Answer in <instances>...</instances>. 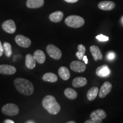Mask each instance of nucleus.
I'll return each instance as SVG.
<instances>
[{
	"label": "nucleus",
	"mask_w": 123,
	"mask_h": 123,
	"mask_svg": "<svg viewBox=\"0 0 123 123\" xmlns=\"http://www.w3.org/2000/svg\"><path fill=\"white\" fill-rule=\"evenodd\" d=\"M15 88L18 92L25 95H30L34 92V86L31 82L23 78H17L14 81Z\"/></svg>",
	"instance_id": "nucleus-1"
},
{
	"label": "nucleus",
	"mask_w": 123,
	"mask_h": 123,
	"mask_svg": "<svg viewBox=\"0 0 123 123\" xmlns=\"http://www.w3.org/2000/svg\"><path fill=\"white\" fill-rule=\"evenodd\" d=\"M42 105L51 115H56L61 110L59 104L52 95H47L44 97L42 101Z\"/></svg>",
	"instance_id": "nucleus-2"
},
{
	"label": "nucleus",
	"mask_w": 123,
	"mask_h": 123,
	"mask_svg": "<svg viewBox=\"0 0 123 123\" xmlns=\"http://www.w3.org/2000/svg\"><path fill=\"white\" fill-rule=\"evenodd\" d=\"M65 24L69 27L73 28H79L84 25L85 21L84 18L79 15H72L67 17L65 19Z\"/></svg>",
	"instance_id": "nucleus-3"
},
{
	"label": "nucleus",
	"mask_w": 123,
	"mask_h": 123,
	"mask_svg": "<svg viewBox=\"0 0 123 123\" xmlns=\"http://www.w3.org/2000/svg\"><path fill=\"white\" fill-rule=\"evenodd\" d=\"M106 116L107 114L104 110L98 109L91 113V119L86 121L84 123H102V120L105 119Z\"/></svg>",
	"instance_id": "nucleus-4"
},
{
	"label": "nucleus",
	"mask_w": 123,
	"mask_h": 123,
	"mask_svg": "<svg viewBox=\"0 0 123 123\" xmlns=\"http://www.w3.org/2000/svg\"><path fill=\"white\" fill-rule=\"evenodd\" d=\"M2 112L7 116H15L19 112V108L17 105L13 103L6 104L3 106Z\"/></svg>",
	"instance_id": "nucleus-5"
},
{
	"label": "nucleus",
	"mask_w": 123,
	"mask_h": 123,
	"mask_svg": "<svg viewBox=\"0 0 123 123\" xmlns=\"http://www.w3.org/2000/svg\"><path fill=\"white\" fill-rule=\"evenodd\" d=\"M46 51L49 56L55 60H59L62 57L61 50L54 44H49L46 47Z\"/></svg>",
	"instance_id": "nucleus-6"
},
{
	"label": "nucleus",
	"mask_w": 123,
	"mask_h": 123,
	"mask_svg": "<svg viewBox=\"0 0 123 123\" xmlns=\"http://www.w3.org/2000/svg\"><path fill=\"white\" fill-rule=\"evenodd\" d=\"M2 29L9 34H13L16 31V26L13 20L8 19L5 21L2 24Z\"/></svg>",
	"instance_id": "nucleus-7"
},
{
	"label": "nucleus",
	"mask_w": 123,
	"mask_h": 123,
	"mask_svg": "<svg viewBox=\"0 0 123 123\" xmlns=\"http://www.w3.org/2000/svg\"><path fill=\"white\" fill-rule=\"evenodd\" d=\"M15 42L21 47L24 48L29 47L31 45V42L29 38L26 37L22 35H17L15 38Z\"/></svg>",
	"instance_id": "nucleus-8"
},
{
	"label": "nucleus",
	"mask_w": 123,
	"mask_h": 123,
	"mask_svg": "<svg viewBox=\"0 0 123 123\" xmlns=\"http://www.w3.org/2000/svg\"><path fill=\"white\" fill-rule=\"evenodd\" d=\"M70 68L72 70L77 73H83L86 69V66L82 62L74 61L70 64Z\"/></svg>",
	"instance_id": "nucleus-9"
},
{
	"label": "nucleus",
	"mask_w": 123,
	"mask_h": 123,
	"mask_svg": "<svg viewBox=\"0 0 123 123\" xmlns=\"http://www.w3.org/2000/svg\"><path fill=\"white\" fill-rule=\"evenodd\" d=\"M112 88V85L109 81H105L101 86L99 92V96L100 98H104L111 92Z\"/></svg>",
	"instance_id": "nucleus-10"
},
{
	"label": "nucleus",
	"mask_w": 123,
	"mask_h": 123,
	"mask_svg": "<svg viewBox=\"0 0 123 123\" xmlns=\"http://www.w3.org/2000/svg\"><path fill=\"white\" fill-rule=\"evenodd\" d=\"M16 68L11 65L2 64L0 65V73L4 75H13L16 72Z\"/></svg>",
	"instance_id": "nucleus-11"
},
{
	"label": "nucleus",
	"mask_w": 123,
	"mask_h": 123,
	"mask_svg": "<svg viewBox=\"0 0 123 123\" xmlns=\"http://www.w3.org/2000/svg\"><path fill=\"white\" fill-rule=\"evenodd\" d=\"M115 7V4L113 1H101L98 4V7L103 10L109 11L113 9Z\"/></svg>",
	"instance_id": "nucleus-12"
},
{
	"label": "nucleus",
	"mask_w": 123,
	"mask_h": 123,
	"mask_svg": "<svg viewBox=\"0 0 123 123\" xmlns=\"http://www.w3.org/2000/svg\"><path fill=\"white\" fill-rule=\"evenodd\" d=\"M90 50L91 53L93 56V59L95 61H98V60H102L103 59V55L101 52L100 50L99 47L97 46L93 45L91 46L90 48Z\"/></svg>",
	"instance_id": "nucleus-13"
},
{
	"label": "nucleus",
	"mask_w": 123,
	"mask_h": 123,
	"mask_svg": "<svg viewBox=\"0 0 123 123\" xmlns=\"http://www.w3.org/2000/svg\"><path fill=\"white\" fill-rule=\"evenodd\" d=\"M96 74L98 76L100 77L107 76L110 74V69L107 65L104 64L96 68Z\"/></svg>",
	"instance_id": "nucleus-14"
},
{
	"label": "nucleus",
	"mask_w": 123,
	"mask_h": 123,
	"mask_svg": "<svg viewBox=\"0 0 123 123\" xmlns=\"http://www.w3.org/2000/svg\"><path fill=\"white\" fill-rule=\"evenodd\" d=\"M44 0H27L26 6L30 9L39 8L43 6Z\"/></svg>",
	"instance_id": "nucleus-15"
},
{
	"label": "nucleus",
	"mask_w": 123,
	"mask_h": 123,
	"mask_svg": "<svg viewBox=\"0 0 123 123\" xmlns=\"http://www.w3.org/2000/svg\"><path fill=\"white\" fill-rule=\"evenodd\" d=\"M25 64L27 68L32 70V69L34 68L36 66V60L35 59L34 56L31 54H28L26 55Z\"/></svg>",
	"instance_id": "nucleus-16"
},
{
	"label": "nucleus",
	"mask_w": 123,
	"mask_h": 123,
	"mask_svg": "<svg viewBox=\"0 0 123 123\" xmlns=\"http://www.w3.org/2000/svg\"><path fill=\"white\" fill-rule=\"evenodd\" d=\"M63 13L62 11H56L50 14L49 15V19L51 22H59L62 20L63 18Z\"/></svg>",
	"instance_id": "nucleus-17"
},
{
	"label": "nucleus",
	"mask_w": 123,
	"mask_h": 123,
	"mask_svg": "<svg viewBox=\"0 0 123 123\" xmlns=\"http://www.w3.org/2000/svg\"><path fill=\"white\" fill-rule=\"evenodd\" d=\"M87 83V80L83 77H76L73 81V86L75 88L83 87Z\"/></svg>",
	"instance_id": "nucleus-18"
},
{
	"label": "nucleus",
	"mask_w": 123,
	"mask_h": 123,
	"mask_svg": "<svg viewBox=\"0 0 123 123\" xmlns=\"http://www.w3.org/2000/svg\"><path fill=\"white\" fill-rule=\"evenodd\" d=\"M58 74L59 76L64 80H67L70 79V73L68 69L64 66H62L59 68L58 70Z\"/></svg>",
	"instance_id": "nucleus-19"
},
{
	"label": "nucleus",
	"mask_w": 123,
	"mask_h": 123,
	"mask_svg": "<svg viewBox=\"0 0 123 123\" xmlns=\"http://www.w3.org/2000/svg\"><path fill=\"white\" fill-rule=\"evenodd\" d=\"M34 57L35 59L36 60V62H37L38 63L42 64L46 61V56L43 51L42 50H38L35 51L34 53Z\"/></svg>",
	"instance_id": "nucleus-20"
},
{
	"label": "nucleus",
	"mask_w": 123,
	"mask_h": 123,
	"mask_svg": "<svg viewBox=\"0 0 123 123\" xmlns=\"http://www.w3.org/2000/svg\"><path fill=\"white\" fill-rule=\"evenodd\" d=\"M99 93V88L96 87H93L88 91L87 93V97L90 101L93 100L96 98Z\"/></svg>",
	"instance_id": "nucleus-21"
},
{
	"label": "nucleus",
	"mask_w": 123,
	"mask_h": 123,
	"mask_svg": "<svg viewBox=\"0 0 123 123\" xmlns=\"http://www.w3.org/2000/svg\"><path fill=\"white\" fill-rule=\"evenodd\" d=\"M42 79L45 81L55 83L58 80V76L55 74L51 73H47L44 74L42 77Z\"/></svg>",
	"instance_id": "nucleus-22"
},
{
	"label": "nucleus",
	"mask_w": 123,
	"mask_h": 123,
	"mask_svg": "<svg viewBox=\"0 0 123 123\" xmlns=\"http://www.w3.org/2000/svg\"><path fill=\"white\" fill-rule=\"evenodd\" d=\"M64 95L69 99H75L78 96V93L76 91L70 88H66L64 91Z\"/></svg>",
	"instance_id": "nucleus-23"
},
{
	"label": "nucleus",
	"mask_w": 123,
	"mask_h": 123,
	"mask_svg": "<svg viewBox=\"0 0 123 123\" xmlns=\"http://www.w3.org/2000/svg\"><path fill=\"white\" fill-rule=\"evenodd\" d=\"M78 51L76 53V57L79 60H82L86 53V47L84 45H83V44H80L78 46Z\"/></svg>",
	"instance_id": "nucleus-24"
},
{
	"label": "nucleus",
	"mask_w": 123,
	"mask_h": 123,
	"mask_svg": "<svg viewBox=\"0 0 123 123\" xmlns=\"http://www.w3.org/2000/svg\"><path fill=\"white\" fill-rule=\"evenodd\" d=\"M3 44V49H4V53L7 57H10L12 55V46L8 42H4Z\"/></svg>",
	"instance_id": "nucleus-25"
},
{
	"label": "nucleus",
	"mask_w": 123,
	"mask_h": 123,
	"mask_svg": "<svg viewBox=\"0 0 123 123\" xmlns=\"http://www.w3.org/2000/svg\"><path fill=\"white\" fill-rule=\"evenodd\" d=\"M96 38L97 39L99 40V41H101V42H105V41H108L109 40L108 37H107L103 34H99L97 35Z\"/></svg>",
	"instance_id": "nucleus-26"
},
{
	"label": "nucleus",
	"mask_w": 123,
	"mask_h": 123,
	"mask_svg": "<svg viewBox=\"0 0 123 123\" xmlns=\"http://www.w3.org/2000/svg\"><path fill=\"white\" fill-rule=\"evenodd\" d=\"M115 54L114 53H113V52H110V53H109L107 55L108 59L110 60L113 59L115 58Z\"/></svg>",
	"instance_id": "nucleus-27"
},
{
	"label": "nucleus",
	"mask_w": 123,
	"mask_h": 123,
	"mask_svg": "<svg viewBox=\"0 0 123 123\" xmlns=\"http://www.w3.org/2000/svg\"><path fill=\"white\" fill-rule=\"evenodd\" d=\"M4 53V49H3V44L1 43V42L0 41V56H1Z\"/></svg>",
	"instance_id": "nucleus-28"
},
{
	"label": "nucleus",
	"mask_w": 123,
	"mask_h": 123,
	"mask_svg": "<svg viewBox=\"0 0 123 123\" xmlns=\"http://www.w3.org/2000/svg\"><path fill=\"white\" fill-rule=\"evenodd\" d=\"M83 61L84 62V63L86 64H87L88 63V59H87V56H86V55H84L83 56Z\"/></svg>",
	"instance_id": "nucleus-29"
},
{
	"label": "nucleus",
	"mask_w": 123,
	"mask_h": 123,
	"mask_svg": "<svg viewBox=\"0 0 123 123\" xmlns=\"http://www.w3.org/2000/svg\"><path fill=\"white\" fill-rule=\"evenodd\" d=\"M64 1L68 3H75L78 0H64Z\"/></svg>",
	"instance_id": "nucleus-30"
},
{
	"label": "nucleus",
	"mask_w": 123,
	"mask_h": 123,
	"mask_svg": "<svg viewBox=\"0 0 123 123\" xmlns=\"http://www.w3.org/2000/svg\"><path fill=\"white\" fill-rule=\"evenodd\" d=\"M5 123H14V121L12 120H9V119H6L4 121Z\"/></svg>",
	"instance_id": "nucleus-31"
},
{
	"label": "nucleus",
	"mask_w": 123,
	"mask_h": 123,
	"mask_svg": "<svg viewBox=\"0 0 123 123\" xmlns=\"http://www.w3.org/2000/svg\"><path fill=\"white\" fill-rule=\"evenodd\" d=\"M34 121H33V120H28L27 121H26V123H34Z\"/></svg>",
	"instance_id": "nucleus-32"
},
{
	"label": "nucleus",
	"mask_w": 123,
	"mask_h": 123,
	"mask_svg": "<svg viewBox=\"0 0 123 123\" xmlns=\"http://www.w3.org/2000/svg\"><path fill=\"white\" fill-rule=\"evenodd\" d=\"M75 123L76 122L74 121H68V122H67V123Z\"/></svg>",
	"instance_id": "nucleus-33"
},
{
	"label": "nucleus",
	"mask_w": 123,
	"mask_h": 123,
	"mask_svg": "<svg viewBox=\"0 0 123 123\" xmlns=\"http://www.w3.org/2000/svg\"></svg>",
	"instance_id": "nucleus-34"
}]
</instances>
